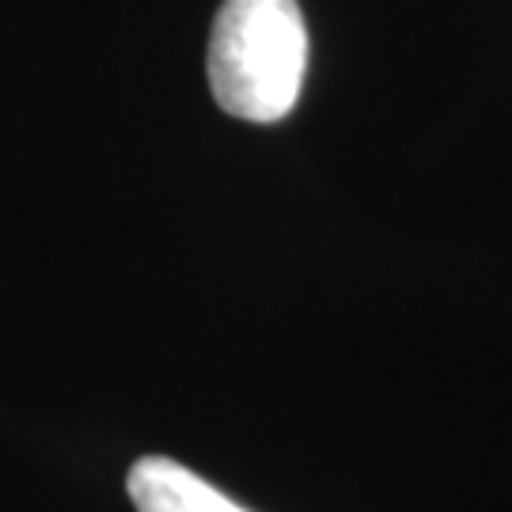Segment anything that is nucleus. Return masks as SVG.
Wrapping results in <instances>:
<instances>
[{"label": "nucleus", "instance_id": "obj_1", "mask_svg": "<svg viewBox=\"0 0 512 512\" xmlns=\"http://www.w3.org/2000/svg\"><path fill=\"white\" fill-rule=\"evenodd\" d=\"M209 88L232 118L274 126L300 99L308 23L296 0H224L209 35Z\"/></svg>", "mask_w": 512, "mask_h": 512}, {"label": "nucleus", "instance_id": "obj_2", "mask_svg": "<svg viewBox=\"0 0 512 512\" xmlns=\"http://www.w3.org/2000/svg\"><path fill=\"white\" fill-rule=\"evenodd\" d=\"M129 501L137 512H251L209 486L190 467L164 456H145L129 467Z\"/></svg>", "mask_w": 512, "mask_h": 512}]
</instances>
